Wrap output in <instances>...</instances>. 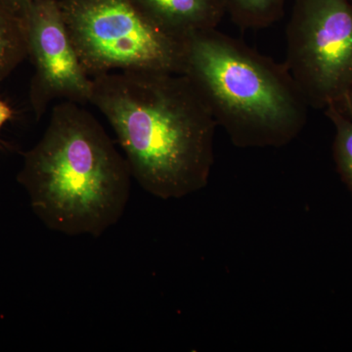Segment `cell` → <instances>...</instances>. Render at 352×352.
<instances>
[{"label":"cell","mask_w":352,"mask_h":352,"mask_svg":"<svg viewBox=\"0 0 352 352\" xmlns=\"http://www.w3.org/2000/svg\"><path fill=\"white\" fill-rule=\"evenodd\" d=\"M326 115L335 126L333 156L338 171L352 193V120L333 105L326 108Z\"/></svg>","instance_id":"30bf717a"},{"label":"cell","mask_w":352,"mask_h":352,"mask_svg":"<svg viewBox=\"0 0 352 352\" xmlns=\"http://www.w3.org/2000/svg\"><path fill=\"white\" fill-rule=\"evenodd\" d=\"M226 13L244 30L265 29L283 17L288 0H221Z\"/></svg>","instance_id":"9c48e42d"},{"label":"cell","mask_w":352,"mask_h":352,"mask_svg":"<svg viewBox=\"0 0 352 352\" xmlns=\"http://www.w3.org/2000/svg\"><path fill=\"white\" fill-rule=\"evenodd\" d=\"M131 173L107 132L80 104L61 101L43 138L25 153L18 182L50 230L98 238L131 196Z\"/></svg>","instance_id":"7a4b0ae2"},{"label":"cell","mask_w":352,"mask_h":352,"mask_svg":"<svg viewBox=\"0 0 352 352\" xmlns=\"http://www.w3.org/2000/svg\"><path fill=\"white\" fill-rule=\"evenodd\" d=\"M155 22L178 36L217 29L226 9L221 0H132Z\"/></svg>","instance_id":"52a82bcc"},{"label":"cell","mask_w":352,"mask_h":352,"mask_svg":"<svg viewBox=\"0 0 352 352\" xmlns=\"http://www.w3.org/2000/svg\"><path fill=\"white\" fill-rule=\"evenodd\" d=\"M90 104L107 119L132 177L163 200L208 184L217 122L182 74L115 72L92 78Z\"/></svg>","instance_id":"6da1fadb"},{"label":"cell","mask_w":352,"mask_h":352,"mask_svg":"<svg viewBox=\"0 0 352 352\" xmlns=\"http://www.w3.org/2000/svg\"><path fill=\"white\" fill-rule=\"evenodd\" d=\"M286 65L309 107L338 103L352 87V3L294 0Z\"/></svg>","instance_id":"5b68a950"},{"label":"cell","mask_w":352,"mask_h":352,"mask_svg":"<svg viewBox=\"0 0 352 352\" xmlns=\"http://www.w3.org/2000/svg\"><path fill=\"white\" fill-rule=\"evenodd\" d=\"M28 57L34 73L30 102L39 120L54 101L90 103L92 78L83 69L69 38L59 0H38L23 16Z\"/></svg>","instance_id":"8992f818"},{"label":"cell","mask_w":352,"mask_h":352,"mask_svg":"<svg viewBox=\"0 0 352 352\" xmlns=\"http://www.w3.org/2000/svg\"><path fill=\"white\" fill-rule=\"evenodd\" d=\"M12 117V110H11L10 107L0 99V131H1L2 126L10 120V118Z\"/></svg>","instance_id":"4fadbf2b"},{"label":"cell","mask_w":352,"mask_h":352,"mask_svg":"<svg viewBox=\"0 0 352 352\" xmlns=\"http://www.w3.org/2000/svg\"><path fill=\"white\" fill-rule=\"evenodd\" d=\"M67 31L89 78L115 72L182 74L185 38L132 0H59Z\"/></svg>","instance_id":"277c9868"},{"label":"cell","mask_w":352,"mask_h":352,"mask_svg":"<svg viewBox=\"0 0 352 352\" xmlns=\"http://www.w3.org/2000/svg\"><path fill=\"white\" fill-rule=\"evenodd\" d=\"M36 1L38 0H0V4L23 18L25 12L29 10L30 7H32V4L36 3Z\"/></svg>","instance_id":"8fae6325"},{"label":"cell","mask_w":352,"mask_h":352,"mask_svg":"<svg viewBox=\"0 0 352 352\" xmlns=\"http://www.w3.org/2000/svg\"><path fill=\"white\" fill-rule=\"evenodd\" d=\"M182 75L240 147L288 144L307 124L309 105L286 65L217 29L186 36Z\"/></svg>","instance_id":"3957f363"},{"label":"cell","mask_w":352,"mask_h":352,"mask_svg":"<svg viewBox=\"0 0 352 352\" xmlns=\"http://www.w3.org/2000/svg\"><path fill=\"white\" fill-rule=\"evenodd\" d=\"M27 57L24 20L0 4V82Z\"/></svg>","instance_id":"ba28073f"},{"label":"cell","mask_w":352,"mask_h":352,"mask_svg":"<svg viewBox=\"0 0 352 352\" xmlns=\"http://www.w3.org/2000/svg\"><path fill=\"white\" fill-rule=\"evenodd\" d=\"M333 106L346 117L352 120V87L338 103L333 104Z\"/></svg>","instance_id":"7c38bea8"}]
</instances>
